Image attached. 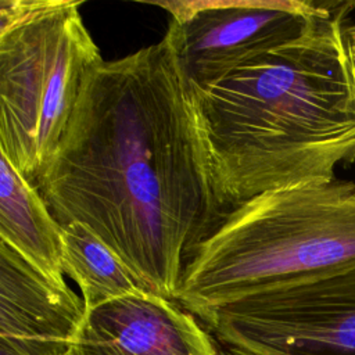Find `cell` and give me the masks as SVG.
<instances>
[{
  "instance_id": "1",
  "label": "cell",
  "mask_w": 355,
  "mask_h": 355,
  "mask_svg": "<svg viewBox=\"0 0 355 355\" xmlns=\"http://www.w3.org/2000/svg\"><path fill=\"white\" fill-rule=\"evenodd\" d=\"M61 226L89 227L148 293L176 298L223 222L194 87L171 39L100 62L33 182Z\"/></svg>"
},
{
  "instance_id": "2",
  "label": "cell",
  "mask_w": 355,
  "mask_h": 355,
  "mask_svg": "<svg viewBox=\"0 0 355 355\" xmlns=\"http://www.w3.org/2000/svg\"><path fill=\"white\" fill-rule=\"evenodd\" d=\"M355 1H330L298 37L196 90L215 193L226 209L329 183L355 164V65L344 37Z\"/></svg>"
},
{
  "instance_id": "3",
  "label": "cell",
  "mask_w": 355,
  "mask_h": 355,
  "mask_svg": "<svg viewBox=\"0 0 355 355\" xmlns=\"http://www.w3.org/2000/svg\"><path fill=\"white\" fill-rule=\"evenodd\" d=\"M355 258V182L259 194L229 211L187 262L175 301L201 319L276 283Z\"/></svg>"
},
{
  "instance_id": "4",
  "label": "cell",
  "mask_w": 355,
  "mask_h": 355,
  "mask_svg": "<svg viewBox=\"0 0 355 355\" xmlns=\"http://www.w3.org/2000/svg\"><path fill=\"white\" fill-rule=\"evenodd\" d=\"M76 0L0 1V154L35 182L103 62Z\"/></svg>"
},
{
  "instance_id": "5",
  "label": "cell",
  "mask_w": 355,
  "mask_h": 355,
  "mask_svg": "<svg viewBox=\"0 0 355 355\" xmlns=\"http://www.w3.org/2000/svg\"><path fill=\"white\" fill-rule=\"evenodd\" d=\"M200 320L234 355H355V258L269 286Z\"/></svg>"
},
{
  "instance_id": "6",
  "label": "cell",
  "mask_w": 355,
  "mask_h": 355,
  "mask_svg": "<svg viewBox=\"0 0 355 355\" xmlns=\"http://www.w3.org/2000/svg\"><path fill=\"white\" fill-rule=\"evenodd\" d=\"M171 14L165 35L194 90L298 37L330 1L176 0L158 1Z\"/></svg>"
},
{
  "instance_id": "7",
  "label": "cell",
  "mask_w": 355,
  "mask_h": 355,
  "mask_svg": "<svg viewBox=\"0 0 355 355\" xmlns=\"http://www.w3.org/2000/svg\"><path fill=\"white\" fill-rule=\"evenodd\" d=\"M82 297L0 240V355H68L85 320Z\"/></svg>"
},
{
  "instance_id": "8",
  "label": "cell",
  "mask_w": 355,
  "mask_h": 355,
  "mask_svg": "<svg viewBox=\"0 0 355 355\" xmlns=\"http://www.w3.org/2000/svg\"><path fill=\"white\" fill-rule=\"evenodd\" d=\"M216 340L180 304L141 291L86 309L68 355H218Z\"/></svg>"
},
{
  "instance_id": "9",
  "label": "cell",
  "mask_w": 355,
  "mask_h": 355,
  "mask_svg": "<svg viewBox=\"0 0 355 355\" xmlns=\"http://www.w3.org/2000/svg\"><path fill=\"white\" fill-rule=\"evenodd\" d=\"M0 240L44 273L64 277L62 226L36 184L0 154Z\"/></svg>"
},
{
  "instance_id": "10",
  "label": "cell",
  "mask_w": 355,
  "mask_h": 355,
  "mask_svg": "<svg viewBox=\"0 0 355 355\" xmlns=\"http://www.w3.org/2000/svg\"><path fill=\"white\" fill-rule=\"evenodd\" d=\"M62 268L79 286L86 309L144 291L105 243L78 222L62 226Z\"/></svg>"
},
{
  "instance_id": "11",
  "label": "cell",
  "mask_w": 355,
  "mask_h": 355,
  "mask_svg": "<svg viewBox=\"0 0 355 355\" xmlns=\"http://www.w3.org/2000/svg\"><path fill=\"white\" fill-rule=\"evenodd\" d=\"M344 37H345L348 51H349L351 58H352L354 65H355V24L354 25H345Z\"/></svg>"
},
{
  "instance_id": "12",
  "label": "cell",
  "mask_w": 355,
  "mask_h": 355,
  "mask_svg": "<svg viewBox=\"0 0 355 355\" xmlns=\"http://www.w3.org/2000/svg\"><path fill=\"white\" fill-rule=\"evenodd\" d=\"M218 347H219V352H218V355H234V354H232V352H229L227 349H225V348H222L219 344H218Z\"/></svg>"
}]
</instances>
